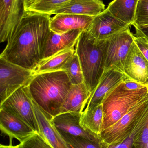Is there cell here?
Here are the masks:
<instances>
[{"mask_svg": "<svg viewBox=\"0 0 148 148\" xmlns=\"http://www.w3.org/2000/svg\"><path fill=\"white\" fill-rule=\"evenodd\" d=\"M94 17L72 14H56L50 18V29L57 34L78 29L89 31Z\"/></svg>", "mask_w": 148, "mask_h": 148, "instance_id": "2e32d148", "label": "cell"}, {"mask_svg": "<svg viewBox=\"0 0 148 148\" xmlns=\"http://www.w3.org/2000/svg\"><path fill=\"white\" fill-rule=\"evenodd\" d=\"M148 106V95L117 122L101 131L99 136L102 141L107 147L123 141L133 133Z\"/></svg>", "mask_w": 148, "mask_h": 148, "instance_id": "5b68a950", "label": "cell"}, {"mask_svg": "<svg viewBox=\"0 0 148 148\" xmlns=\"http://www.w3.org/2000/svg\"><path fill=\"white\" fill-rule=\"evenodd\" d=\"M81 113L67 112L54 117L51 123L58 132L101 142L98 135L85 130L81 124Z\"/></svg>", "mask_w": 148, "mask_h": 148, "instance_id": "8fae6325", "label": "cell"}, {"mask_svg": "<svg viewBox=\"0 0 148 148\" xmlns=\"http://www.w3.org/2000/svg\"><path fill=\"white\" fill-rule=\"evenodd\" d=\"M35 72L0 58L1 104L17 90L28 84Z\"/></svg>", "mask_w": 148, "mask_h": 148, "instance_id": "8992f818", "label": "cell"}, {"mask_svg": "<svg viewBox=\"0 0 148 148\" xmlns=\"http://www.w3.org/2000/svg\"><path fill=\"white\" fill-rule=\"evenodd\" d=\"M126 79L112 89L103 101L101 131L117 122L148 95V85L142 88L129 89L125 85Z\"/></svg>", "mask_w": 148, "mask_h": 148, "instance_id": "277c9868", "label": "cell"}, {"mask_svg": "<svg viewBox=\"0 0 148 148\" xmlns=\"http://www.w3.org/2000/svg\"><path fill=\"white\" fill-rule=\"evenodd\" d=\"M23 12V0H0V40L8 41Z\"/></svg>", "mask_w": 148, "mask_h": 148, "instance_id": "9c48e42d", "label": "cell"}, {"mask_svg": "<svg viewBox=\"0 0 148 148\" xmlns=\"http://www.w3.org/2000/svg\"><path fill=\"white\" fill-rule=\"evenodd\" d=\"M107 40L95 38L89 31L82 32L75 47L84 78L91 94L98 85L105 70Z\"/></svg>", "mask_w": 148, "mask_h": 148, "instance_id": "3957f363", "label": "cell"}, {"mask_svg": "<svg viewBox=\"0 0 148 148\" xmlns=\"http://www.w3.org/2000/svg\"><path fill=\"white\" fill-rule=\"evenodd\" d=\"M75 52V47L61 51L39 64L35 74L62 70L67 62Z\"/></svg>", "mask_w": 148, "mask_h": 148, "instance_id": "7402d4cb", "label": "cell"}, {"mask_svg": "<svg viewBox=\"0 0 148 148\" xmlns=\"http://www.w3.org/2000/svg\"><path fill=\"white\" fill-rule=\"evenodd\" d=\"M82 31L75 29L57 34L50 30L45 41L41 62L61 51L75 47Z\"/></svg>", "mask_w": 148, "mask_h": 148, "instance_id": "5bb4252c", "label": "cell"}, {"mask_svg": "<svg viewBox=\"0 0 148 148\" xmlns=\"http://www.w3.org/2000/svg\"><path fill=\"white\" fill-rule=\"evenodd\" d=\"M148 24V3L139 2L135 20L133 25Z\"/></svg>", "mask_w": 148, "mask_h": 148, "instance_id": "4316f807", "label": "cell"}, {"mask_svg": "<svg viewBox=\"0 0 148 148\" xmlns=\"http://www.w3.org/2000/svg\"><path fill=\"white\" fill-rule=\"evenodd\" d=\"M1 107L19 116L31 127L35 132L40 134L32 98L27 85L15 91L1 104Z\"/></svg>", "mask_w": 148, "mask_h": 148, "instance_id": "52a82bcc", "label": "cell"}, {"mask_svg": "<svg viewBox=\"0 0 148 148\" xmlns=\"http://www.w3.org/2000/svg\"><path fill=\"white\" fill-rule=\"evenodd\" d=\"M0 148H17V146H13L12 145H4L1 144Z\"/></svg>", "mask_w": 148, "mask_h": 148, "instance_id": "4dcf8cb0", "label": "cell"}, {"mask_svg": "<svg viewBox=\"0 0 148 148\" xmlns=\"http://www.w3.org/2000/svg\"><path fill=\"white\" fill-rule=\"evenodd\" d=\"M102 0H71L54 12L56 14H72L95 16L105 10Z\"/></svg>", "mask_w": 148, "mask_h": 148, "instance_id": "e0dca14e", "label": "cell"}, {"mask_svg": "<svg viewBox=\"0 0 148 148\" xmlns=\"http://www.w3.org/2000/svg\"><path fill=\"white\" fill-rule=\"evenodd\" d=\"M50 16L23 10L0 58L34 71L41 61Z\"/></svg>", "mask_w": 148, "mask_h": 148, "instance_id": "6da1fadb", "label": "cell"}, {"mask_svg": "<svg viewBox=\"0 0 148 148\" xmlns=\"http://www.w3.org/2000/svg\"><path fill=\"white\" fill-rule=\"evenodd\" d=\"M123 73L129 79L148 85V60L134 41L126 58Z\"/></svg>", "mask_w": 148, "mask_h": 148, "instance_id": "7c38bea8", "label": "cell"}, {"mask_svg": "<svg viewBox=\"0 0 148 148\" xmlns=\"http://www.w3.org/2000/svg\"><path fill=\"white\" fill-rule=\"evenodd\" d=\"M62 70L66 72L73 85L84 82L81 66L79 57L76 52L67 62Z\"/></svg>", "mask_w": 148, "mask_h": 148, "instance_id": "cb8c5ba5", "label": "cell"}, {"mask_svg": "<svg viewBox=\"0 0 148 148\" xmlns=\"http://www.w3.org/2000/svg\"><path fill=\"white\" fill-rule=\"evenodd\" d=\"M40 134L54 148H69L67 143L53 125L32 100Z\"/></svg>", "mask_w": 148, "mask_h": 148, "instance_id": "d6986e66", "label": "cell"}, {"mask_svg": "<svg viewBox=\"0 0 148 148\" xmlns=\"http://www.w3.org/2000/svg\"><path fill=\"white\" fill-rule=\"evenodd\" d=\"M31 0H23V8L27 5V4Z\"/></svg>", "mask_w": 148, "mask_h": 148, "instance_id": "1f68e13d", "label": "cell"}, {"mask_svg": "<svg viewBox=\"0 0 148 148\" xmlns=\"http://www.w3.org/2000/svg\"><path fill=\"white\" fill-rule=\"evenodd\" d=\"M139 2V0H114L107 9L116 18L132 26L135 20Z\"/></svg>", "mask_w": 148, "mask_h": 148, "instance_id": "ffe728a7", "label": "cell"}, {"mask_svg": "<svg viewBox=\"0 0 148 148\" xmlns=\"http://www.w3.org/2000/svg\"><path fill=\"white\" fill-rule=\"evenodd\" d=\"M134 41L140 51L148 60V40L143 36L136 32L135 34H134Z\"/></svg>", "mask_w": 148, "mask_h": 148, "instance_id": "83f0119b", "label": "cell"}, {"mask_svg": "<svg viewBox=\"0 0 148 148\" xmlns=\"http://www.w3.org/2000/svg\"><path fill=\"white\" fill-rule=\"evenodd\" d=\"M139 2L142 3H148V0H139Z\"/></svg>", "mask_w": 148, "mask_h": 148, "instance_id": "d6a6232c", "label": "cell"}, {"mask_svg": "<svg viewBox=\"0 0 148 148\" xmlns=\"http://www.w3.org/2000/svg\"><path fill=\"white\" fill-rule=\"evenodd\" d=\"M0 130L2 134L20 143L35 133L27 123L11 111L0 108Z\"/></svg>", "mask_w": 148, "mask_h": 148, "instance_id": "4fadbf2b", "label": "cell"}, {"mask_svg": "<svg viewBox=\"0 0 148 148\" xmlns=\"http://www.w3.org/2000/svg\"><path fill=\"white\" fill-rule=\"evenodd\" d=\"M136 148H146L148 142V106L135 128Z\"/></svg>", "mask_w": 148, "mask_h": 148, "instance_id": "d4e9b609", "label": "cell"}, {"mask_svg": "<svg viewBox=\"0 0 148 148\" xmlns=\"http://www.w3.org/2000/svg\"><path fill=\"white\" fill-rule=\"evenodd\" d=\"M72 84L63 70L35 74L27 85L30 97L49 120L61 114Z\"/></svg>", "mask_w": 148, "mask_h": 148, "instance_id": "7a4b0ae2", "label": "cell"}, {"mask_svg": "<svg viewBox=\"0 0 148 148\" xmlns=\"http://www.w3.org/2000/svg\"><path fill=\"white\" fill-rule=\"evenodd\" d=\"M17 146V148H54L41 134L36 132Z\"/></svg>", "mask_w": 148, "mask_h": 148, "instance_id": "484cf974", "label": "cell"}, {"mask_svg": "<svg viewBox=\"0 0 148 148\" xmlns=\"http://www.w3.org/2000/svg\"><path fill=\"white\" fill-rule=\"evenodd\" d=\"M71 0H31L23 10L45 14H54V12Z\"/></svg>", "mask_w": 148, "mask_h": 148, "instance_id": "603a6c76", "label": "cell"}, {"mask_svg": "<svg viewBox=\"0 0 148 148\" xmlns=\"http://www.w3.org/2000/svg\"><path fill=\"white\" fill-rule=\"evenodd\" d=\"M107 40L105 70L115 67L123 73L125 60L134 41V34L130 29H127L114 35Z\"/></svg>", "mask_w": 148, "mask_h": 148, "instance_id": "ba28073f", "label": "cell"}, {"mask_svg": "<svg viewBox=\"0 0 148 148\" xmlns=\"http://www.w3.org/2000/svg\"><path fill=\"white\" fill-rule=\"evenodd\" d=\"M90 95L91 94L84 82L72 84L62 107L61 114L67 112L82 113L86 108Z\"/></svg>", "mask_w": 148, "mask_h": 148, "instance_id": "ac0fdd59", "label": "cell"}, {"mask_svg": "<svg viewBox=\"0 0 148 148\" xmlns=\"http://www.w3.org/2000/svg\"><path fill=\"white\" fill-rule=\"evenodd\" d=\"M135 135V132L134 130L132 134L120 143L114 146H109L107 147L108 148H136L134 145Z\"/></svg>", "mask_w": 148, "mask_h": 148, "instance_id": "f1b7e54d", "label": "cell"}, {"mask_svg": "<svg viewBox=\"0 0 148 148\" xmlns=\"http://www.w3.org/2000/svg\"><path fill=\"white\" fill-rule=\"evenodd\" d=\"M146 148H148V142L147 143V147H146Z\"/></svg>", "mask_w": 148, "mask_h": 148, "instance_id": "836d02e7", "label": "cell"}, {"mask_svg": "<svg viewBox=\"0 0 148 148\" xmlns=\"http://www.w3.org/2000/svg\"><path fill=\"white\" fill-rule=\"evenodd\" d=\"M133 26L135 29L136 32L143 36L148 40V24Z\"/></svg>", "mask_w": 148, "mask_h": 148, "instance_id": "f546056e", "label": "cell"}, {"mask_svg": "<svg viewBox=\"0 0 148 148\" xmlns=\"http://www.w3.org/2000/svg\"><path fill=\"white\" fill-rule=\"evenodd\" d=\"M128 77L116 67L104 70L101 80L92 94L85 109H89L102 104L106 95L112 89Z\"/></svg>", "mask_w": 148, "mask_h": 148, "instance_id": "9a60e30c", "label": "cell"}, {"mask_svg": "<svg viewBox=\"0 0 148 148\" xmlns=\"http://www.w3.org/2000/svg\"><path fill=\"white\" fill-rule=\"evenodd\" d=\"M103 113L102 104L89 109H85L81 113V124L86 130L99 135L101 132Z\"/></svg>", "mask_w": 148, "mask_h": 148, "instance_id": "44dd1931", "label": "cell"}, {"mask_svg": "<svg viewBox=\"0 0 148 148\" xmlns=\"http://www.w3.org/2000/svg\"><path fill=\"white\" fill-rule=\"evenodd\" d=\"M131 26L116 18L107 8L94 17L89 31L96 39L105 40L119 32L130 29Z\"/></svg>", "mask_w": 148, "mask_h": 148, "instance_id": "30bf717a", "label": "cell"}]
</instances>
